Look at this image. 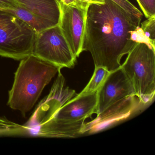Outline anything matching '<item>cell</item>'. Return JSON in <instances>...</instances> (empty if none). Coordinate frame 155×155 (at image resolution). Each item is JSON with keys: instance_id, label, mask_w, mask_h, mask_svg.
I'll return each instance as SVG.
<instances>
[{"instance_id": "1", "label": "cell", "mask_w": 155, "mask_h": 155, "mask_svg": "<svg viewBox=\"0 0 155 155\" xmlns=\"http://www.w3.org/2000/svg\"><path fill=\"white\" fill-rule=\"evenodd\" d=\"M141 20L129 14L111 0L91 4L87 10L83 51L90 52L95 67L110 72L121 67L122 57L136 42L131 31L140 27Z\"/></svg>"}, {"instance_id": "2", "label": "cell", "mask_w": 155, "mask_h": 155, "mask_svg": "<svg viewBox=\"0 0 155 155\" xmlns=\"http://www.w3.org/2000/svg\"><path fill=\"white\" fill-rule=\"evenodd\" d=\"M61 71L48 97L40 104L31 118L38 127V136L75 137L83 134L85 121L97 114V92L75 96L64 86Z\"/></svg>"}, {"instance_id": "3", "label": "cell", "mask_w": 155, "mask_h": 155, "mask_svg": "<svg viewBox=\"0 0 155 155\" xmlns=\"http://www.w3.org/2000/svg\"><path fill=\"white\" fill-rule=\"evenodd\" d=\"M61 69L33 54L21 60L15 73L12 87L9 91L8 106L25 116Z\"/></svg>"}, {"instance_id": "4", "label": "cell", "mask_w": 155, "mask_h": 155, "mask_svg": "<svg viewBox=\"0 0 155 155\" xmlns=\"http://www.w3.org/2000/svg\"><path fill=\"white\" fill-rule=\"evenodd\" d=\"M127 54L121 68L140 101L148 104L155 93V50L146 43H136Z\"/></svg>"}, {"instance_id": "5", "label": "cell", "mask_w": 155, "mask_h": 155, "mask_svg": "<svg viewBox=\"0 0 155 155\" xmlns=\"http://www.w3.org/2000/svg\"><path fill=\"white\" fill-rule=\"evenodd\" d=\"M37 33L27 23L0 9V56L19 61L32 54Z\"/></svg>"}, {"instance_id": "6", "label": "cell", "mask_w": 155, "mask_h": 155, "mask_svg": "<svg viewBox=\"0 0 155 155\" xmlns=\"http://www.w3.org/2000/svg\"><path fill=\"white\" fill-rule=\"evenodd\" d=\"M32 54L61 69L73 68L77 60L59 25L37 33Z\"/></svg>"}, {"instance_id": "7", "label": "cell", "mask_w": 155, "mask_h": 155, "mask_svg": "<svg viewBox=\"0 0 155 155\" xmlns=\"http://www.w3.org/2000/svg\"><path fill=\"white\" fill-rule=\"evenodd\" d=\"M89 4L77 1L72 5L60 2L59 26L71 51L76 58L83 51L87 12Z\"/></svg>"}, {"instance_id": "8", "label": "cell", "mask_w": 155, "mask_h": 155, "mask_svg": "<svg viewBox=\"0 0 155 155\" xmlns=\"http://www.w3.org/2000/svg\"><path fill=\"white\" fill-rule=\"evenodd\" d=\"M97 95L98 115L116 102L136 94L131 82L120 67L110 72Z\"/></svg>"}, {"instance_id": "9", "label": "cell", "mask_w": 155, "mask_h": 155, "mask_svg": "<svg viewBox=\"0 0 155 155\" xmlns=\"http://www.w3.org/2000/svg\"><path fill=\"white\" fill-rule=\"evenodd\" d=\"M142 104L137 96L125 98L108 107L102 113L97 115L94 120L85 123L82 133L97 132L113 123L115 120L127 117Z\"/></svg>"}, {"instance_id": "10", "label": "cell", "mask_w": 155, "mask_h": 155, "mask_svg": "<svg viewBox=\"0 0 155 155\" xmlns=\"http://www.w3.org/2000/svg\"><path fill=\"white\" fill-rule=\"evenodd\" d=\"M32 13L59 25L60 0H15Z\"/></svg>"}, {"instance_id": "11", "label": "cell", "mask_w": 155, "mask_h": 155, "mask_svg": "<svg viewBox=\"0 0 155 155\" xmlns=\"http://www.w3.org/2000/svg\"><path fill=\"white\" fill-rule=\"evenodd\" d=\"M4 10L12 13L23 21L30 26L37 33L51 27L58 25L53 21L32 13L20 5H18L12 8Z\"/></svg>"}, {"instance_id": "12", "label": "cell", "mask_w": 155, "mask_h": 155, "mask_svg": "<svg viewBox=\"0 0 155 155\" xmlns=\"http://www.w3.org/2000/svg\"><path fill=\"white\" fill-rule=\"evenodd\" d=\"M110 72L102 67H95L94 73L89 82L85 88L78 95H85L97 92Z\"/></svg>"}, {"instance_id": "13", "label": "cell", "mask_w": 155, "mask_h": 155, "mask_svg": "<svg viewBox=\"0 0 155 155\" xmlns=\"http://www.w3.org/2000/svg\"><path fill=\"white\" fill-rule=\"evenodd\" d=\"M140 28L145 37L149 41L152 48L155 49V16L148 18L142 22Z\"/></svg>"}, {"instance_id": "14", "label": "cell", "mask_w": 155, "mask_h": 155, "mask_svg": "<svg viewBox=\"0 0 155 155\" xmlns=\"http://www.w3.org/2000/svg\"><path fill=\"white\" fill-rule=\"evenodd\" d=\"M130 15L141 20V12L134 6L129 0H111Z\"/></svg>"}, {"instance_id": "15", "label": "cell", "mask_w": 155, "mask_h": 155, "mask_svg": "<svg viewBox=\"0 0 155 155\" xmlns=\"http://www.w3.org/2000/svg\"><path fill=\"white\" fill-rule=\"evenodd\" d=\"M147 18L155 16V0H136Z\"/></svg>"}, {"instance_id": "16", "label": "cell", "mask_w": 155, "mask_h": 155, "mask_svg": "<svg viewBox=\"0 0 155 155\" xmlns=\"http://www.w3.org/2000/svg\"><path fill=\"white\" fill-rule=\"evenodd\" d=\"M18 5H20L19 3L15 0H0V9L12 8Z\"/></svg>"}, {"instance_id": "17", "label": "cell", "mask_w": 155, "mask_h": 155, "mask_svg": "<svg viewBox=\"0 0 155 155\" xmlns=\"http://www.w3.org/2000/svg\"><path fill=\"white\" fill-rule=\"evenodd\" d=\"M81 2L91 4H102L105 3V0H77Z\"/></svg>"}, {"instance_id": "18", "label": "cell", "mask_w": 155, "mask_h": 155, "mask_svg": "<svg viewBox=\"0 0 155 155\" xmlns=\"http://www.w3.org/2000/svg\"><path fill=\"white\" fill-rule=\"evenodd\" d=\"M77 0H60V2L64 5H72L76 3Z\"/></svg>"}]
</instances>
